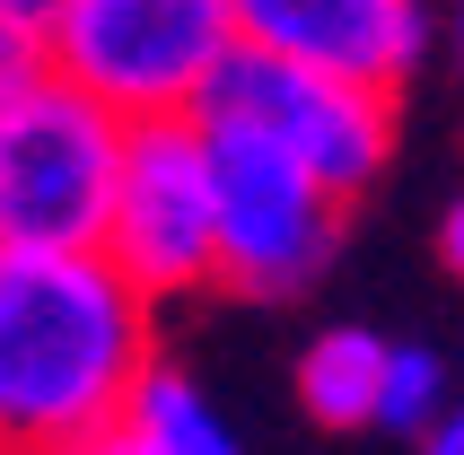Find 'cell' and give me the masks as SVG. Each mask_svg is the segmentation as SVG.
Returning a JSON list of instances; mask_svg holds the SVG:
<instances>
[{"mask_svg": "<svg viewBox=\"0 0 464 455\" xmlns=\"http://www.w3.org/2000/svg\"><path fill=\"white\" fill-rule=\"evenodd\" d=\"M131 123L71 79L0 105V254H105Z\"/></svg>", "mask_w": 464, "mask_h": 455, "instance_id": "3957f363", "label": "cell"}, {"mask_svg": "<svg viewBox=\"0 0 464 455\" xmlns=\"http://www.w3.org/2000/svg\"><path fill=\"white\" fill-rule=\"evenodd\" d=\"M79 455H131V447H123V438H97V447H79Z\"/></svg>", "mask_w": 464, "mask_h": 455, "instance_id": "9a60e30c", "label": "cell"}, {"mask_svg": "<svg viewBox=\"0 0 464 455\" xmlns=\"http://www.w3.org/2000/svg\"><path fill=\"white\" fill-rule=\"evenodd\" d=\"M53 79V35L44 26H26L9 0H0V105H18L26 88H44Z\"/></svg>", "mask_w": 464, "mask_h": 455, "instance_id": "8fae6325", "label": "cell"}, {"mask_svg": "<svg viewBox=\"0 0 464 455\" xmlns=\"http://www.w3.org/2000/svg\"><path fill=\"white\" fill-rule=\"evenodd\" d=\"M439 263L464 280V202H447V219H439Z\"/></svg>", "mask_w": 464, "mask_h": 455, "instance_id": "7c38bea8", "label": "cell"}, {"mask_svg": "<svg viewBox=\"0 0 464 455\" xmlns=\"http://www.w3.org/2000/svg\"><path fill=\"white\" fill-rule=\"evenodd\" d=\"M114 438H123L131 455H246L237 430L219 421V403H210L184 368H167V359L140 377V394H131V411H123Z\"/></svg>", "mask_w": 464, "mask_h": 455, "instance_id": "9c48e42d", "label": "cell"}, {"mask_svg": "<svg viewBox=\"0 0 464 455\" xmlns=\"http://www.w3.org/2000/svg\"><path fill=\"white\" fill-rule=\"evenodd\" d=\"M9 9H18L26 26H44V35H53V18H62V9H71V0H9Z\"/></svg>", "mask_w": 464, "mask_h": 455, "instance_id": "5bb4252c", "label": "cell"}, {"mask_svg": "<svg viewBox=\"0 0 464 455\" xmlns=\"http://www.w3.org/2000/svg\"><path fill=\"white\" fill-rule=\"evenodd\" d=\"M237 53V0H71L53 18V79L123 123H193Z\"/></svg>", "mask_w": 464, "mask_h": 455, "instance_id": "7a4b0ae2", "label": "cell"}, {"mask_svg": "<svg viewBox=\"0 0 464 455\" xmlns=\"http://www.w3.org/2000/svg\"><path fill=\"white\" fill-rule=\"evenodd\" d=\"M105 263L140 298H193L219 280V176L202 123H131L123 193L105 228Z\"/></svg>", "mask_w": 464, "mask_h": 455, "instance_id": "5b68a950", "label": "cell"}, {"mask_svg": "<svg viewBox=\"0 0 464 455\" xmlns=\"http://www.w3.org/2000/svg\"><path fill=\"white\" fill-rule=\"evenodd\" d=\"M150 368V298L105 254H0V455L114 438Z\"/></svg>", "mask_w": 464, "mask_h": 455, "instance_id": "6da1fadb", "label": "cell"}, {"mask_svg": "<svg viewBox=\"0 0 464 455\" xmlns=\"http://www.w3.org/2000/svg\"><path fill=\"white\" fill-rule=\"evenodd\" d=\"M456 53H464V9H456Z\"/></svg>", "mask_w": 464, "mask_h": 455, "instance_id": "2e32d148", "label": "cell"}, {"mask_svg": "<svg viewBox=\"0 0 464 455\" xmlns=\"http://www.w3.org/2000/svg\"><path fill=\"white\" fill-rule=\"evenodd\" d=\"M447 359L430 351V342H394V359H386V394H377V430H394V438H430L447 421Z\"/></svg>", "mask_w": 464, "mask_h": 455, "instance_id": "30bf717a", "label": "cell"}, {"mask_svg": "<svg viewBox=\"0 0 464 455\" xmlns=\"http://www.w3.org/2000/svg\"><path fill=\"white\" fill-rule=\"evenodd\" d=\"M202 114L263 131V140L289 150L334 202H351L394 150V97L351 88V79H324V71H298V62H272V53H237Z\"/></svg>", "mask_w": 464, "mask_h": 455, "instance_id": "8992f818", "label": "cell"}, {"mask_svg": "<svg viewBox=\"0 0 464 455\" xmlns=\"http://www.w3.org/2000/svg\"><path fill=\"white\" fill-rule=\"evenodd\" d=\"M210 140V176H219V280L237 298H289L334 263L342 202L298 167L289 150H272L263 131L193 114Z\"/></svg>", "mask_w": 464, "mask_h": 455, "instance_id": "277c9868", "label": "cell"}, {"mask_svg": "<svg viewBox=\"0 0 464 455\" xmlns=\"http://www.w3.org/2000/svg\"><path fill=\"white\" fill-rule=\"evenodd\" d=\"M237 26H246V53L351 79L377 97H394L430 44L420 0H237Z\"/></svg>", "mask_w": 464, "mask_h": 455, "instance_id": "52a82bcc", "label": "cell"}, {"mask_svg": "<svg viewBox=\"0 0 464 455\" xmlns=\"http://www.w3.org/2000/svg\"><path fill=\"white\" fill-rule=\"evenodd\" d=\"M386 359H394V342H377L360 324L315 333L307 351H298V403H307V421H324V430H377Z\"/></svg>", "mask_w": 464, "mask_h": 455, "instance_id": "ba28073f", "label": "cell"}, {"mask_svg": "<svg viewBox=\"0 0 464 455\" xmlns=\"http://www.w3.org/2000/svg\"><path fill=\"white\" fill-rule=\"evenodd\" d=\"M420 455H464V403L447 411V421H439L430 438H420Z\"/></svg>", "mask_w": 464, "mask_h": 455, "instance_id": "4fadbf2b", "label": "cell"}]
</instances>
